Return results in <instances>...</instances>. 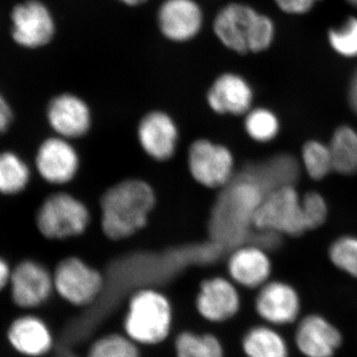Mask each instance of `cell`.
I'll list each match as a JSON object with an SVG mask.
<instances>
[{"label":"cell","instance_id":"obj_1","mask_svg":"<svg viewBox=\"0 0 357 357\" xmlns=\"http://www.w3.org/2000/svg\"><path fill=\"white\" fill-rule=\"evenodd\" d=\"M156 202V192L146 181L126 178L112 185L100 199L103 234L114 241L133 236L146 227Z\"/></svg>","mask_w":357,"mask_h":357},{"label":"cell","instance_id":"obj_2","mask_svg":"<svg viewBox=\"0 0 357 357\" xmlns=\"http://www.w3.org/2000/svg\"><path fill=\"white\" fill-rule=\"evenodd\" d=\"M213 27L220 43L241 55L267 50L274 41L271 18L243 3L234 2L222 7Z\"/></svg>","mask_w":357,"mask_h":357},{"label":"cell","instance_id":"obj_3","mask_svg":"<svg viewBox=\"0 0 357 357\" xmlns=\"http://www.w3.org/2000/svg\"><path fill=\"white\" fill-rule=\"evenodd\" d=\"M174 312L165 294L153 288L136 291L124 317L126 335L138 345L161 344L172 330Z\"/></svg>","mask_w":357,"mask_h":357},{"label":"cell","instance_id":"obj_4","mask_svg":"<svg viewBox=\"0 0 357 357\" xmlns=\"http://www.w3.org/2000/svg\"><path fill=\"white\" fill-rule=\"evenodd\" d=\"M265 194L248 178L241 177L223 194L218 206L215 230L223 243L243 245L250 234L253 217Z\"/></svg>","mask_w":357,"mask_h":357},{"label":"cell","instance_id":"obj_5","mask_svg":"<svg viewBox=\"0 0 357 357\" xmlns=\"http://www.w3.org/2000/svg\"><path fill=\"white\" fill-rule=\"evenodd\" d=\"M89 223L88 206L68 192H55L47 197L36 213L37 229L45 238L51 241L82 236Z\"/></svg>","mask_w":357,"mask_h":357},{"label":"cell","instance_id":"obj_6","mask_svg":"<svg viewBox=\"0 0 357 357\" xmlns=\"http://www.w3.org/2000/svg\"><path fill=\"white\" fill-rule=\"evenodd\" d=\"M255 229H270L282 236H297L307 230L302 204L294 185L268 192L253 217Z\"/></svg>","mask_w":357,"mask_h":357},{"label":"cell","instance_id":"obj_7","mask_svg":"<svg viewBox=\"0 0 357 357\" xmlns=\"http://www.w3.org/2000/svg\"><path fill=\"white\" fill-rule=\"evenodd\" d=\"M53 280L55 292L75 307L93 304L105 287L102 273L76 256L58 263L53 272Z\"/></svg>","mask_w":357,"mask_h":357},{"label":"cell","instance_id":"obj_8","mask_svg":"<svg viewBox=\"0 0 357 357\" xmlns=\"http://www.w3.org/2000/svg\"><path fill=\"white\" fill-rule=\"evenodd\" d=\"M188 167L198 184L208 189H218L231 181L234 155L225 145L201 138L195 140L189 148Z\"/></svg>","mask_w":357,"mask_h":357},{"label":"cell","instance_id":"obj_9","mask_svg":"<svg viewBox=\"0 0 357 357\" xmlns=\"http://www.w3.org/2000/svg\"><path fill=\"white\" fill-rule=\"evenodd\" d=\"M8 288L16 306L23 310L37 309L46 304L55 292L53 273L42 263L25 259L13 268Z\"/></svg>","mask_w":357,"mask_h":357},{"label":"cell","instance_id":"obj_10","mask_svg":"<svg viewBox=\"0 0 357 357\" xmlns=\"http://www.w3.org/2000/svg\"><path fill=\"white\" fill-rule=\"evenodd\" d=\"M11 35L15 43L37 49L50 43L56 34V21L50 8L39 0H28L14 7Z\"/></svg>","mask_w":357,"mask_h":357},{"label":"cell","instance_id":"obj_11","mask_svg":"<svg viewBox=\"0 0 357 357\" xmlns=\"http://www.w3.org/2000/svg\"><path fill=\"white\" fill-rule=\"evenodd\" d=\"M81 160L70 140L60 136L42 141L35 155V168L45 182L54 185L69 184L79 173Z\"/></svg>","mask_w":357,"mask_h":357},{"label":"cell","instance_id":"obj_12","mask_svg":"<svg viewBox=\"0 0 357 357\" xmlns=\"http://www.w3.org/2000/svg\"><path fill=\"white\" fill-rule=\"evenodd\" d=\"M46 116L54 133L68 140L84 137L93 124L88 103L70 93L54 96L47 107Z\"/></svg>","mask_w":357,"mask_h":357},{"label":"cell","instance_id":"obj_13","mask_svg":"<svg viewBox=\"0 0 357 357\" xmlns=\"http://www.w3.org/2000/svg\"><path fill=\"white\" fill-rule=\"evenodd\" d=\"M160 32L169 41L185 43L196 38L204 25V13L195 0H164L157 14Z\"/></svg>","mask_w":357,"mask_h":357},{"label":"cell","instance_id":"obj_14","mask_svg":"<svg viewBox=\"0 0 357 357\" xmlns=\"http://www.w3.org/2000/svg\"><path fill=\"white\" fill-rule=\"evenodd\" d=\"M241 296L230 279L211 277L202 282L196 297L199 316L213 324L225 323L241 310Z\"/></svg>","mask_w":357,"mask_h":357},{"label":"cell","instance_id":"obj_15","mask_svg":"<svg viewBox=\"0 0 357 357\" xmlns=\"http://www.w3.org/2000/svg\"><path fill=\"white\" fill-rule=\"evenodd\" d=\"M140 147L157 162H166L177 151L178 129L170 114L162 110L148 112L137 128Z\"/></svg>","mask_w":357,"mask_h":357},{"label":"cell","instance_id":"obj_16","mask_svg":"<svg viewBox=\"0 0 357 357\" xmlns=\"http://www.w3.org/2000/svg\"><path fill=\"white\" fill-rule=\"evenodd\" d=\"M255 310L269 326L289 325L299 317V294L285 282L268 281L256 296Z\"/></svg>","mask_w":357,"mask_h":357},{"label":"cell","instance_id":"obj_17","mask_svg":"<svg viewBox=\"0 0 357 357\" xmlns=\"http://www.w3.org/2000/svg\"><path fill=\"white\" fill-rule=\"evenodd\" d=\"M6 337L11 349L25 357H43L54 347L51 328L36 314H24L14 319Z\"/></svg>","mask_w":357,"mask_h":357},{"label":"cell","instance_id":"obj_18","mask_svg":"<svg viewBox=\"0 0 357 357\" xmlns=\"http://www.w3.org/2000/svg\"><path fill=\"white\" fill-rule=\"evenodd\" d=\"M252 102L253 91L250 84L234 73L220 75L206 93L208 107L218 114H246Z\"/></svg>","mask_w":357,"mask_h":357},{"label":"cell","instance_id":"obj_19","mask_svg":"<svg viewBox=\"0 0 357 357\" xmlns=\"http://www.w3.org/2000/svg\"><path fill=\"white\" fill-rule=\"evenodd\" d=\"M295 340L298 349L306 357H333L342 342L340 331L319 314L301 319Z\"/></svg>","mask_w":357,"mask_h":357},{"label":"cell","instance_id":"obj_20","mask_svg":"<svg viewBox=\"0 0 357 357\" xmlns=\"http://www.w3.org/2000/svg\"><path fill=\"white\" fill-rule=\"evenodd\" d=\"M271 271V261L266 251L255 244L238 246L227 261L230 280L244 288L262 287L267 283Z\"/></svg>","mask_w":357,"mask_h":357},{"label":"cell","instance_id":"obj_21","mask_svg":"<svg viewBox=\"0 0 357 357\" xmlns=\"http://www.w3.org/2000/svg\"><path fill=\"white\" fill-rule=\"evenodd\" d=\"M299 176L297 160L289 154H278L267 161L249 167L241 177L252 181L267 195L286 185H294Z\"/></svg>","mask_w":357,"mask_h":357},{"label":"cell","instance_id":"obj_22","mask_svg":"<svg viewBox=\"0 0 357 357\" xmlns=\"http://www.w3.org/2000/svg\"><path fill=\"white\" fill-rule=\"evenodd\" d=\"M241 345L246 357H289L287 342L271 326H253Z\"/></svg>","mask_w":357,"mask_h":357},{"label":"cell","instance_id":"obj_23","mask_svg":"<svg viewBox=\"0 0 357 357\" xmlns=\"http://www.w3.org/2000/svg\"><path fill=\"white\" fill-rule=\"evenodd\" d=\"M31 181V170L16 152H0V195L17 196L27 189Z\"/></svg>","mask_w":357,"mask_h":357},{"label":"cell","instance_id":"obj_24","mask_svg":"<svg viewBox=\"0 0 357 357\" xmlns=\"http://www.w3.org/2000/svg\"><path fill=\"white\" fill-rule=\"evenodd\" d=\"M333 170L342 175L357 172V131L342 126L333 133L330 145Z\"/></svg>","mask_w":357,"mask_h":357},{"label":"cell","instance_id":"obj_25","mask_svg":"<svg viewBox=\"0 0 357 357\" xmlns=\"http://www.w3.org/2000/svg\"><path fill=\"white\" fill-rule=\"evenodd\" d=\"M176 357H225L222 344L211 333L185 331L175 340Z\"/></svg>","mask_w":357,"mask_h":357},{"label":"cell","instance_id":"obj_26","mask_svg":"<svg viewBox=\"0 0 357 357\" xmlns=\"http://www.w3.org/2000/svg\"><path fill=\"white\" fill-rule=\"evenodd\" d=\"M86 357H141L139 345L126 335L109 333L96 340Z\"/></svg>","mask_w":357,"mask_h":357},{"label":"cell","instance_id":"obj_27","mask_svg":"<svg viewBox=\"0 0 357 357\" xmlns=\"http://www.w3.org/2000/svg\"><path fill=\"white\" fill-rule=\"evenodd\" d=\"M244 128L249 137L257 142L266 143L276 137L280 129L278 119L271 110H249L244 119Z\"/></svg>","mask_w":357,"mask_h":357},{"label":"cell","instance_id":"obj_28","mask_svg":"<svg viewBox=\"0 0 357 357\" xmlns=\"http://www.w3.org/2000/svg\"><path fill=\"white\" fill-rule=\"evenodd\" d=\"M303 165L314 180L325 178L333 170L330 147L318 140L307 141L302 150Z\"/></svg>","mask_w":357,"mask_h":357},{"label":"cell","instance_id":"obj_29","mask_svg":"<svg viewBox=\"0 0 357 357\" xmlns=\"http://www.w3.org/2000/svg\"><path fill=\"white\" fill-rule=\"evenodd\" d=\"M328 255L335 266L357 278V237H340L331 245Z\"/></svg>","mask_w":357,"mask_h":357},{"label":"cell","instance_id":"obj_30","mask_svg":"<svg viewBox=\"0 0 357 357\" xmlns=\"http://www.w3.org/2000/svg\"><path fill=\"white\" fill-rule=\"evenodd\" d=\"M331 47L342 57H357V18L349 17L344 24L332 28L328 34Z\"/></svg>","mask_w":357,"mask_h":357},{"label":"cell","instance_id":"obj_31","mask_svg":"<svg viewBox=\"0 0 357 357\" xmlns=\"http://www.w3.org/2000/svg\"><path fill=\"white\" fill-rule=\"evenodd\" d=\"M301 204L307 229H316L326 222L328 206L325 199L318 192H307L301 199Z\"/></svg>","mask_w":357,"mask_h":357},{"label":"cell","instance_id":"obj_32","mask_svg":"<svg viewBox=\"0 0 357 357\" xmlns=\"http://www.w3.org/2000/svg\"><path fill=\"white\" fill-rule=\"evenodd\" d=\"M253 243L263 250L273 251L280 248L282 234L270 229H256L253 234Z\"/></svg>","mask_w":357,"mask_h":357},{"label":"cell","instance_id":"obj_33","mask_svg":"<svg viewBox=\"0 0 357 357\" xmlns=\"http://www.w3.org/2000/svg\"><path fill=\"white\" fill-rule=\"evenodd\" d=\"M319 1L321 0H274L283 13L298 15L309 13Z\"/></svg>","mask_w":357,"mask_h":357},{"label":"cell","instance_id":"obj_34","mask_svg":"<svg viewBox=\"0 0 357 357\" xmlns=\"http://www.w3.org/2000/svg\"><path fill=\"white\" fill-rule=\"evenodd\" d=\"M13 121V110L4 96L0 93V136L10 128Z\"/></svg>","mask_w":357,"mask_h":357},{"label":"cell","instance_id":"obj_35","mask_svg":"<svg viewBox=\"0 0 357 357\" xmlns=\"http://www.w3.org/2000/svg\"><path fill=\"white\" fill-rule=\"evenodd\" d=\"M11 272H13V268L9 266L8 262L0 256V292L8 287Z\"/></svg>","mask_w":357,"mask_h":357},{"label":"cell","instance_id":"obj_36","mask_svg":"<svg viewBox=\"0 0 357 357\" xmlns=\"http://www.w3.org/2000/svg\"><path fill=\"white\" fill-rule=\"evenodd\" d=\"M349 102L351 109L357 114V70L352 75L349 86Z\"/></svg>","mask_w":357,"mask_h":357},{"label":"cell","instance_id":"obj_37","mask_svg":"<svg viewBox=\"0 0 357 357\" xmlns=\"http://www.w3.org/2000/svg\"><path fill=\"white\" fill-rule=\"evenodd\" d=\"M119 1H121V3L126 4V6H128L136 7L142 6L147 0H119Z\"/></svg>","mask_w":357,"mask_h":357},{"label":"cell","instance_id":"obj_38","mask_svg":"<svg viewBox=\"0 0 357 357\" xmlns=\"http://www.w3.org/2000/svg\"><path fill=\"white\" fill-rule=\"evenodd\" d=\"M347 3L351 4V6L356 7L357 8V0H345Z\"/></svg>","mask_w":357,"mask_h":357}]
</instances>
